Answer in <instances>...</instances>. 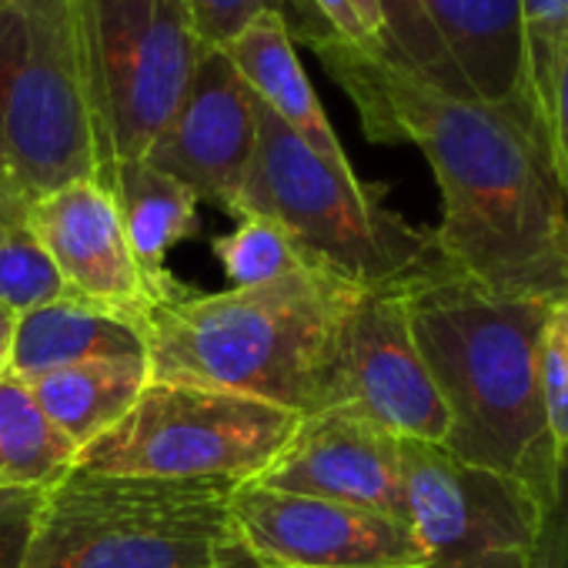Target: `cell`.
Wrapping results in <instances>:
<instances>
[{
  "label": "cell",
  "instance_id": "cell-29",
  "mask_svg": "<svg viewBox=\"0 0 568 568\" xmlns=\"http://www.w3.org/2000/svg\"><path fill=\"white\" fill-rule=\"evenodd\" d=\"M312 4H315V8H318V14L332 24V31H335L338 38L355 41V44H362V48L375 51V44L368 41L365 28H362V24H358V18H355L352 0H312Z\"/></svg>",
  "mask_w": 568,
  "mask_h": 568
},
{
  "label": "cell",
  "instance_id": "cell-19",
  "mask_svg": "<svg viewBox=\"0 0 568 568\" xmlns=\"http://www.w3.org/2000/svg\"><path fill=\"white\" fill-rule=\"evenodd\" d=\"M151 382L148 355L101 358L28 382L41 412L81 452L111 432Z\"/></svg>",
  "mask_w": 568,
  "mask_h": 568
},
{
  "label": "cell",
  "instance_id": "cell-8",
  "mask_svg": "<svg viewBox=\"0 0 568 568\" xmlns=\"http://www.w3.org/2000/svg\"><path fill=\"white\" fill-rule=\"evenodd\" d=\"M98 174L168 128L204 51L184 0H81Z\"/></svg>",
  "mask_w": 568,
  "mask_h": 568
},
{
  "label": "cell",
  "instance_id": "cell-5",
  "mask_svg": "<svg viewBox=\"0 0 568 568\" xmlns=\"http://www.w3.org/2000/svg\"><path fill=\"white\" fill-rule=\"evenodd\" d=\"M98 178L81 0L0 8V197L34 201Z\"/></svg>",
  "mask_w": 568,
  "mask_h": 568
},
{
  "label": "cell",
  "instance_id": "cell-31",
  "mask_svg": "<svg viewBox=\"0 0 568 568\" xmlns=\"http://www.w3.org/2000/svg\"><path fill=\"white\" fill-rule=\"evenodd\" d=\"M352 8H355L358 24H362L365 34H368V41L375 44V51L385 54V44H382V38H385V18H382L378 0H352Z\"/></svg>",
  "mask_w": 568,
  "mask_h": 568
},
{
  "label": "cell",
  "instance_id": "cell-17",
  "mask_svg": "<svg viewBox=\"0 0 568 568\" xmlns=\"http://www.w3.org/2000/svg\"><path fill=\"white\" fill-rule=\"evenodd\" d=\"M98 181L104 184V191L111 194L121 214L128 244L158 302L178 284V277H171L164 264L168 254L184 237H194L201 231V217H197L201 201L181 181L158 171L144 158L111 164L98 174Z\"/></svg>",
  "mask_w": 568,
  "mask_h": 568
},
{
  "label": "cell",
  "instance_id": "cell-11",
  "mask_svg": "<svg viewBox=\"0 0 568 568\" xmlns=\"http://www.w3.org/2000/svg\"><path fill=\"white\" fill-rule=\"evenodd\" d=\"M231 528L254 555L292 568H422L412 528L385 511L244 481Z\"/></svg>",
  "mask_w": 568,
  "mask_h": 568
},
{
  "label": "cell",
  "instance_id": "cell-3",
  "mask_svg": "<svg viewBox=\"0 0 568 568\" xmlns=\"http://www.w3.org/2000/svg\"><path fill=\"white\" fill-rule=\"evenodd\" d=\"M548 302L495 298L448 267L408 284V315L418 352L448 412L445 452L518 478L541 501L551 488L538 342Z\"/></svg>",
  "mask_w": 568,
  "mask_h": 568
},
{
  "label": "cell",
  "instance_id": "cell-9",
  "mask_svg": "<svg viewBox=\"0 0 568 568\" xmlns=\"http://www.w3.org/2000/svg\"><path fill=\"white\" fill-rule=\"evenodd\" d=\"M402 518L422 568H531L541 501L518 478L402 438Z\"/></svg>",
  "mask_w": 568,
  "mask_h": 568
},
{
  "label": "cell",
  "instance_id": "cell-23",
  "mask_svg": "<svg viewBox=\"0 0 568 568\" xmlns=\"http://www.w3.org/2000/svg\"><path fill=\"white\" fill-rule=\"evenodd\" d=\"M68 298V284L38 234L28 227V217L11 224L0 234V305L14 315H28Z\"/></svg>",
  "mask_w": 568,
  "mask_h": 568
},
{
  "label": "cell",
  "instance_id": "cell-30",
  "mask_svg": "<svg viewBox=\"0 0 568 568\" xmlns=\"http://www.w3.org/2000/svg\"><path fill=\"white\" fill-rule=\"evenodd\" d=\"M207 568H292V565H281V561L261 558V555H254L247 545H241L237 535H231L227 545L217 551V558H214Z\"/></svg>",
  "mask_w": 568,
  "mask_h": 568
},
{
  "label": "cell",
  "instance_id": "cell-34",
  "mask_svg": "<svg viewBox=\"0 0 568 568\" xmlns=\"http://www.w3.org/2000/svg\"><path fill=\"white\" fill-rule=\"evenodd\" d=\"M4 4H18V0H0V8H4Z\"/></svg>",
  "mask_w": 568,
  "mask_h": 568
},
{
  "label": "cell",
  "instance_id": "cell-21",
  "mask_svg": "<svg viewBox=\"0 0 568 568\" xmlns=\"http://www.w3.org/2000/svg\"><path fill=\"white\" fill-rule=\"evenodd\" d=\"M184 4L204 48H227L261 14H277L288 24L295 48H315L318 41L335 38L312 0H184Z\"/></svg>",
  "mask_w": 568,
  "mask_h": 568
},
{
  "label": "cell",
  "instance_id": "cell-13",
  "mask_svg": "<svg viewBox=\"0 0 568 568\" xmlns=\"http://www.w3.org/2000/svg\"><path fill=\"white\" fill-rule=\"evenodd\" d=\"M345 402L408 442L442 445L448 412L418 352L408 284L365 288L348 315L342 338Z\"/></svg>",
  "mask_w": 568,
  "mask_h": 568
},
{
  "label": "cell",
  "instance_id": "cell-25",
  "mask_svg": "<svg viewBox=\"0 0 568 568\" xmlns=\"http://www.w3.org/2000/svg\"><path fill=\"white\" fill-rule=\"evenodd\" d=\"M518 14H521V38H525L528 94L538 114L551 61L558 48L568 41V0H518Z\"/></svg>",
  "mask_w": 568,
  "mask_h": 568
},
{
  "label": "cell",
  "instance_id": "cell-14",
  "mask_svg": "<svg viewBox=\"0 0 568 568\" xmlns=\"http://www.w3.org/2000/svg\"><path fill=\"white\" fill-rule=\"evenodd\" d=\"M254 481L402 518V438L348 402L332 405L298 418L288 445Z\"/></svg>",
  "mask_w": 568,
  "mask_h": 568
},
{
  "label": "cell",
  "instance_id": "cell-12",
  "mask_svg": "<svg viewBox=\"0 0 568 568\" xmlns=\"http://www.w3.org/2000/svg\"><path fill=\"white\" fill-rule=\"evenodd\" d=\"M257 148V98L224 48H204L197 68L144 161L231 217Z\"/></svg>",
  "mask_w": 568,
  "mask_h": 568
},
{
  "label": "cell",
  "instance_id": "cell-7",
  "mask_svg": "<svg viewBox=\"0 0 568 568\" xmlns=\"http://www.w3.org/2000/svg\"><path fill=\"white\" fill-rule=\"evenodd\" d=\"M298 415L257 398L148 382L131 412L78 452L74 468L161 481H254L288 445Z\"/></svg>",
  "mask_w": 568,
  "mask_h": 568
},
{
  "label": "cell",
  "instance_id": "cell-27",
  "mask_svg": "<svg viewBox=\"0 0 568 568\" xmlns=\"http://www.w3.org/2000/svg\"><path fill=\"white\" fill-rule=\"evenodd\" d=\"M538 114H541V131H545L555 171L568 191V41L558 48V54L551 61Z\"/></svg>",
  "mask_w": 568,
  "mask_h": 568
},
{
  "label": "cell",
  "instance_id": "cell-6",
  "mask_svg": "<svg viewBox=\"0 0 568 568\" xmlns=\"http://www.w3.org/2000/svg\"><path fill=\"white\" fill-rule=\"evenodd\" d=\"M234 488L71 468L44 491L28 568H207L234 535Z\"/></svg>",
  "mask_w": 568,
  "mask_h": 568
},
{
  "label": "cell",
  "instance_id": "cell-10",
  "mask_svg": "<svg viewBox=\"0 0 568 568\" xmlns=\"http://www.w3.org/2000/svg\"><path fill=\"white\" fill-rule=\"evenodd\" d=\"M378 8L392 64L445 94L525 104L535 114L518 0H378Z\"/></svg>",
  "mask_w": 568,
  "mask_h": 568
},
{
  "label": "cell",
  "instance_id": "cell-26",
  "mask_svg": "<svg viewBox=\"0 0 568 568\" xmlns=\"http://www.w3.org/2000/svg\"><path fill=\"white\" fill-rule=\"evenodd\" d=\"M48 488L0 485V568H28Z\"/></svg>",
  "mask_w": 568,
  "mask_h": 568
},
{
  "label": "cell",
  "instance_id": "cell-2",
  "mask_svg": "<svg viewBox=\"0 0 568 568\" xmlns=\"http://www.w3.org/2000/svg\"><path fill=\"white\" fill-rule=\"evenodd\" d=\"M362 292L322 267L227 292L178 281L141 325L151 378L257 398L298 418L345 405L342 338Z\"/></svg>",
  "mask_w": 568,
  "mask_h": 568
},
{
  "label": "cell",
  "instance_id": "cell-28",
  "mask_svg": "<svg viewBox=\"0 0 568 568\" xmlns=\"http://www.w3.org/2000/svg\"><path fill=\"white\" fill-rule=\"evenodd\" d=\"M531 568H568V448L555 462Z\"/></svg>",
  "mask_w": 568,
  "mask_h": 568
},
{
  "label": "cell",
  "instance_id": "cell-16",
  "mask_svg": "<svg viewBox=\"0 0 568 568\" xmlns=\"http://www.w3.org/2000/svg\"><path fill=\"white\" fill-rule=\"evenodd\" d=\"M224 51L254 91V98L284 128H292L322 158L335 164H352L298 61L295 38L277 14H261L257 21H251Z\"/></svg>",
  "mask_w": 568,
  "mask_h": 568
},
{
  "label": "cell",
  "instance_id": "cell-24",
  "mask_svg": "<svg viewBox=\"0 0 568 568\" xmlns=\"http://www.w3.org/2000/svg\"><path fill=\"white\" fill-rule=\"evenodd\" d=\"M538 385L548 442L558 462V455L568 448V302L548 308L538 342Z\"/></svg>",
  "mask_w": 568,
  "mask_h": 568
},
{
  "label": "cell",
  "instance_id": "cell-33",
  "mask_svg": "<svg viewBox=\"0 0 568 568\" xmlns=\"http://www.w3.org/2000/svg\"><path fill=\"white\" fill-rule=\"evenodd\" d=\"M24 217H28V211H21V207H14V204H8L4 197H0V234H4L11 224L24 221Z\"/></svg>",
  "mask_w": 568,
  "mask_h": 568
},
{
  "label": "cell",
  "instance_id": "cell-32",
  "mask_svg": "<svg viewBox=\"0 0 568 568\" xmlns=\"http://www.w3.org/2000/svg\"><path fill=\"white\" fill-rule=\"evenodd\" d=\"M14 328H18V315L0 305V378H8L11 368V345H14Z\"/></svg>",
  "mask_w": 568,
  "mask_h": 568
},
{
  "label": "cell",
  "instance_id": "cell-1",
  "mask_svg": "<svg viewBox=\"0 0 568 568\" xmlns=\"http://www.w3.org/2000/svg\"><path fill=\"white\" fill-rule=\"evenodd\" d=\"M308 51L372 141L415 144L432 164L442 194L432 231L452 274L495 298L568 302V191L525 104L445 94L338 34Z\"/></svg>",
  "mask_w": 568,
  "mask_h": 568
},
{
  "label": "cell",
  "instance_id": "cell-22",
  "mask_svg": "<svg viewBox=\"0 0 568 568\" xmlns=\"http://www.w3.org/2000/svg\"><path fill=\"white\" fill-rule=\"evenodd\" d=\"M211 251L221 261L231 288H251V284L308 267L292 237L261 214H237V224L227 234H217Z\"/></svg>",
  "mask_w": 568,
  "mask_h": 568
},
{
  "label": "cell",
  "instance_id": "cell-4",
  "mask_svg": "<svg viewBox=\"0 0 568 568\" xmlns=\"http://www.w3.org/2000/svg\"><path fill=\"white\" fill-rule=\"evenodd\" d=\"M237 214L271 217L308 267H322L358 288L415 284L448 267L432 227L402 217L388 207L385 187L362 181L352 164H335L312 151L261 101L257 148Z\"/></svg>",
  "mask_w": 568,
  "mask_h": 568
},
{
  "label": "cell",
  "instance_id": "cell-20",
  "mask_svg": "<svg viewBox=\"0 0 568 568\" xmlns=\"http://www.w3.org/2000/svg\"><path fill=\"white\" fill-rule=\"evenodd\" d=\"M78 448L41 412L31 388L0 378V485L51 488L74 468Z\"/></svg>",
  "mask_w": 568,
  "mask_h": 568
},
{
  "label": "cell",
  "instance_id": "cell-15",
  "mask_svg": "<svg viewBox=\"0 0 568 568\" xmlns=\"http://www.w3.org/2000/svg\"><path fill=\"white\" fill-rule=\"evenodd\" d=\"M28 227L38 234L68 295L81 305L144 325L154 292L128 244L121 214L98 178L74 181L28 207Z\"/></svg>",
  "mask_w": 568,
  "mask_h": 568
},
{
  "label": "cell",
  "instance_id": "cell-18",
  "mask_svg": "<svg viewBox=\"0 0 568 568\" xmlns=\"http://www.w3.org/2000/svg\"><path fill=\"white\" fill-rule=\"evenodd\" d=\"M128 355H148L144 332L138 325L68 298L18 315L8 375L28 385L71 365Z\"/></svg>",
  "mask_w": 568,
  "mask_h": 568
}]
</instances>
